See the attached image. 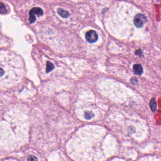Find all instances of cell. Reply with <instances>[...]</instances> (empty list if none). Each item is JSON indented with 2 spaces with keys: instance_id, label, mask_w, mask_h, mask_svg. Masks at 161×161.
Returning a JSON list of instances; mask_svg holds the SVG:
<instances>
[{
  "instance_id": "1",
  "label": "cell",
  "mask_w": 161,
  "mask_h": 161,
  "mask_svg": "<svg viewBox=\"0 0 161 161\" xmlns=\"http://www.w3.org/2000/svg\"><path fill=\"white\" fill-rule=\"evenodd\" d=\"M43 15L44 11L42 9L38 7H35L32 9L29 12V23L32 24L36 22L37 20L36 15L40 17L43 16Z\"/></svg>"
},
{
  "instance_id": "2",
  "label": "cell",
  "mask_w": 161,
  "mask_h": 161,
  "mask_svg": "<svg viewBox=\"0 0 161 161\" xmlns=\"http://www.w3.org/2000/svg\"><path fill=\"white\" fill-rule=\"evenodd\" d=\"M147 22V19L143 14L139 13L136 15L133 20L134 25L137 28H141L145 23Z\"/></svg>"
},
{
  "instance_id": "3",
  "label": "cell",
  "mask_w": 161,
  "mask_h": 161,
  "mask_svg": "<svg viewBox=\"0 0 161 161\" xmlns=\"http://www.w3.org/2000/svg\"><path fill=\"white\" fill-rule=\"evenodd\" d=\"M85 38L88 42L94 43L97 41L98 36L96 31L91 30L86 33Z\"/></svg>"
},
{
  "instance_id": "4",
  "label": "cell",
  "mask_w": 161,
  "mask_h": 161,
  "mask_svg": "<svg viewBox=\"0 0 161 161\" xmlns=\"http://www.w3.org/2000/svg\"><path fill=\"white\" fill-rule=\"evenodd\" d=\"M133 71L134 73L137 75H141L143 72V69L140 64H136L133 65Z\"/></svg>"
},
{
  "instance_id": "5",
  "label": "cell",
  "mask_w": 161,
  "mask_h": 161,
  "mask_svg": "<svg viewBox=\"0 0 161 161\" xmlns=\"http://www.w3.org/2000/svg\"><path fill=\"white\" fill-rule=\"evenodd\" d=\"M58 13L61 17L63 18H67L70 16V14L68 11H65L62 9H59L58 10Z\"/></svg>"
},
{
  "instance_id": "6",
  "label": "cell",
  "mask_w": 161,
  "mask_h": 161,
  "mask_svg": "<svg viewBox=\"0 0 161 161\" xmlns=\"http://www.w3.org/2000/svg\"><path fill=\"white\" fill-rule=\"evenodd\" d=\"M150 106L151 110H152L153 112H155L156 111V107H157L156 102L155 98H153L151 100L150 102Z\"/></svg>"
},
{
  "instance_id": "7",
  "label": "cell",
  "mask_w": 161,
  "mask_h": 161,
  "mask_svg": "<svg viewBox=\"0 0 161 161\" xmlns=\"http://www.w3.org/2000/svg\"><path fill=\"white\" fill-rule=\"evenodd\" d=\"M94 113L91 111H86L85 112V117L87 120H90L94 117Z\"/></svg>"
},
{
  "instance_id": "8",
  "label": "cell",
  "mask_w": 161,
  "mask_h": 161,
  "mask_svg": "<svg viewBox=\"0 0 161 161\" xmlns=\"http://www.w3.org/2000/svg\"><path fill=\"white\" fill-rule=\"evenodd\" d=\"M54 68V64L52 62H47L46 70L47 73H49L52 70H53Z\"/></svg>"
},
{
  "instance_id": "9",
  "label": "cell",
  "mask_w": 161,
  "mask_h": 161,
  "mask_svg": "<svg viewBox=\"0 0 161 161\" xmlns=\"http://www.w3.org/2000/svg\"><path fill=\"white\" fill-rule=\"evenodd\" d=\"M7 11L4 5L2 3H0V13L5 14L7 13Z\"/></svg>"
},
{
  "instance_id": "10",
  "label": "cell",
  "mask_w": 161,
  "mask_h": 161,
  "mask_svg": "<svg viewBox=\"0 0 161 161\" xmlns=\"http://www.w3.org/2000/svg\"><path fill=\"white\" fill-rule=\"evenodd\" d=\"M138 80L136 77H133L130 79V83L133 85H137L138 84Z\"/></svg>"
},
{
  "instance_id": "11",
  "label": "cell",
  "mask_w": 161,
  "mask_h": 161,
  "mask_svg": "<svg viewBox=\"0 0 161 161\" xmlns=\"http://www.w3.org/2000/svg\"><path fill=\"white\" fill-rule=\"evenodd\" d=\"M28 161H37V159L34 156H31L28 157Z\"/></svg>"
},
{
  "instance_id": "12",
  "label": "cell",
  "mask_w": 161,
  "mask_h": 161,
  "mask_svg": "<svg viewBox=\"0 0 161 161\" xmlns=\"http://www.w3.org/2000/svg\"><path fill=\"white\" fill-rule=\"evenodd\" d=\"M4 73V71L3 70V68L0 67V77L2 76Z\"/></svg>"
}]
</instances>
